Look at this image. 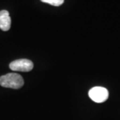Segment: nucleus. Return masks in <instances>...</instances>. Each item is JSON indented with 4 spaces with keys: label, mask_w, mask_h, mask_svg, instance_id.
Masks as SVG:
<instances>
[{
    "label": "nucleus",
    "mask_w": 120,
    "mask_h": 120,
    "mask_svg": "<svg viewBox=\"0 0 120 120\" xmlns=\"http://www.w3.org/2000/svg\"><path fill=\"white\" fill-rule=\"evenodd\" d=\"M89 96L95 103H103L109 97V92L106 88L103 87H94L89 91Z\"/></svg>",
    "instance_id": "obj_2"
},
{
    "label": "nucleus",
    "mask_w": 120,
    "mask_h": 120,
    "mask_svg": "<svg viewBox=\"0 0 120 120\" xmlns=\"http://www.w3.org/2000/svg\"><path fill=\"white\" fill-rule=\"evenodd\" d=\"M43 3H46L53 6H60L64 2V0H41Z\"/></svg>",
    "instance_id": "obj_5"
},
{
    "label": "nucleus",
    "mask_w": 120,
    "mask_h": 120,
    "mask_svg": "<svg viewBox=\"0 0 120 120\" xmlns=\"http://www.w3.org/2000/svg\"><path fill=\"white\" fill-rule=\"evenodd\" d=\"M11 17L7 10L0 11V29L4 31H8L11 27Z\"/></svg>",
    "instance_id": "obj_4"
},
{
    "label": "nucleus",
    "mask_w": 120,
    "mask_h": 120,
    "mask_svg": "<svg viewBox=\"0 0 120 120\" xmlns=\"http://www.w3.org/2000/svg\"><path fill=\"white\" fill-rule=\"evenodd\" d=\"M24 84L23 77L17 73H9L0 77V86L11 89H19Z\"/></svg>",
    "instance_id": "obj_1"
},
{
    "label": "nucleus",
    "mask_w": 120,
    "mask_h": 120,
    "mask_svg": "<svg viewBox=\"0 0 120 120\" xmlns=\"http://www.w3.org/2000/svg\"><path fill=\"white\" fill-rule=\"evenodd\" d=\"M34 68L33 62L30 60L20 59L15 60L9 64V68L15 71L27 72L30 71Z\"/></svg>",
    "instance_id": "obj_3"
}]
</instances>
